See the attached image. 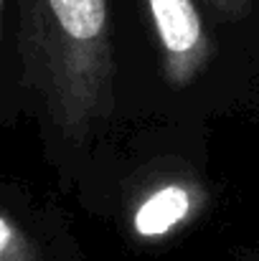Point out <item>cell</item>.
I'll use <instances>...</instances> for the list:
<instances>
[{
    "instance_id": "3",
    "label": "cell",
    "mask_w": 259,
    "mask_h": 261,
    "mask_svg": "<svg viewBox=\"0 0 259 261\" xmlns=\"http://www.w3.org/2000/svg\"><path fill=\"white\" fill-rule=\"evenodd\" d=\"M206 200L208 193L193 175L175 173L155 177L130 203V233L143 244L168 241L201 216Z\"/></svg>"
},
{
    "instance_id": "4",
    "label": "cell",
    "mask_w": 259,
    "mask_h": 261,
    "mask_svg": "<svg viewBox=\"0 0 259 261\" xmlns=\"http://www.w3.org/2000/svg\"><path fill=\"white\" fill-rule=\"evenodd\" d=\"M0 261H41L33 239L3 208H0Z\"/></svg>"
},
{
    "instance_id": "2",
    "label": "cell",
    "mask_w": 259,
    "mask_h": 261,
    "mask_svg": "<svg viewBox=\"0 0 259 261\" xmlns=\"http://www.w3.org/2000/svg\"><path fill=\"white\" fill-rule=\"evenodd\" d=\"M158 54L160 74L173 89L191 87L208 66L214 46L193 0H143Z\"/></svg>"
},
{
    "instance_id": "6",
    "label": "cell",
    "mask_w": 259,
    "mask_h": 261,
    "mask_svg": "<svg viewBox=\"0 0 259 261\" xmlns=\"http://www.w3.org/2000/svg\"><path fill=\"white\" fill-rule=\"evenodd\" d=\"M3 28H5V0H0V59H3Z\"/></svg>"
},
{
    "instance_id": "1",
    "label": "cell",
    "mask_w": 259,
    "mask_h": 261,
    "mask_svg": "<svg viewBox=\"0 0 259 261\" xmlns=\"http://www.w3.org/2000/svg\"><path fill=\"white\" fill-rule=\"evenodd\" d=\"M18 48L54 129L89 142L114 112L109 0H18Z\"/></svg>"
},
{
    "instance_id": "5",
    "label": "cell",
    "mask_w": 259,
    "mask_h": 261,
    "mask_svg": "<svg viewBox=\"0 0 259 261\" xmlns=\"http://www.w3.org/2000/svg\"><path fill=\"white\" fill-rule=\"evenodd\" d=\"M208 5L226 20H239L249 13L252 0H208Z\"/></svg>"
}]
</instances>
